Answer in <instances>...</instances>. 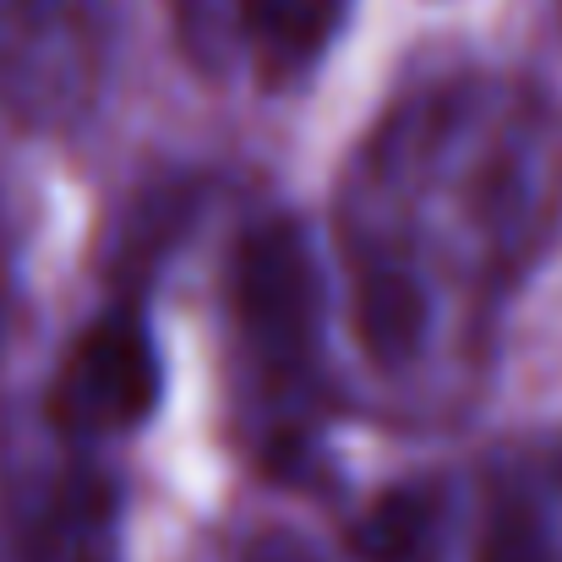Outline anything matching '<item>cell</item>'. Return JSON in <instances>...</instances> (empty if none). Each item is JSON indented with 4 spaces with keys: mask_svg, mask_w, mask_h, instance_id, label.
<instances>
[{
    "mask_svg": "<svg viewBox=\"0 0 562 562\" xmlns=\"http://www.w3.org/2000/svg\"><path fill=\"white\" fill-rule=\"evenodd\" d=\"M16 562H126L121 486L93 464V448H71V459L33 492L16 525Z\"/></svg>",
    "mask_w": 562,
    "mask_h": 562,
    "instance_id": "5",
    "label": "cell"
},
{
    "mask_svg": "<svg viewBox=\"0 0 562 562\" xmlns=\"http://www.w3.org/2000/svg\"><path fill=\"white\" fill-rule=\"evenodd\" d=\"M442 497L431 486H398L350 530L345 552H323L301 536H262L240 562H437Z\"/></svg>",
    "mask_w": 562,
    "mask_h": 562,
    "instance_id": "8",
    "label": "cell"
},
{
    "mask_svg": "<svg viewBox=\"0 0 562 562\" xmlns=\"http://www.w3.org/2000/svg\"><path fill=\"white\" fill-rule=\"evenodd\" d=\"M562 218L558 110L514 82L459 77L409 93L345 191V262L415 279L442 317L497 301Z\"/></svg>",
    "mask_w": 562,
    "mask_h": 562,
    "instance_id": "1",
    "label": "cell"
},
{
    "mask_svg": "<svg viewBox=\"0 0 562 562\" xmlns=\"http://www.w3.org/2000/svg\"><path fill=\"white\" fill-rule=\"evenodd\" d=\"M110 77L104 0H0V104L38 132H71Z\"/></svg>",
    "mask_w": 562,
    "mask_h": 562,
    "instance_id": "3",
    "label": "cell"
},
{
    "mask_svg": "<svg viewBox=\"0 0 562 562\" xmlns=\"http://www.w3.org/2000/svg\"><path fill=\"white\" fill-rule=\"evenodd\" d=\"M165 393L159 345L132 306L99 312L66 350L55 387H49V420L71 448H93L99 437L137 431Z\"/></svg>",
    "mask_w": 562,
    "mask_h": 562,
    "instance_id": "4",
    "label": "cell"
},
{
    "mask_svg": "<svg viewBox=\"0 0 562 562\" xmlns=\"http://www.w3.org/2000/svg\"><path fill=\"white\" fill-rule=\"evenodd\" d=\"M229 16H235V0H176L181 38L202 66L229 60Z\"/></svg>",
    "mask_w": 562,
    "mask_h": 562,
    "instance_id": "9",
    "label": "cell"
},
{
    "mask_svg": "<svg viewBox=\"0 0 562 562\" xmlns=\"http://www.w3.org/2000/svg\"><path fill=\"white\" fill-rule=\"evenodd\" d=\"M475 562H562V448L514 453L492 470Z\"/></svg>",
    "mask_w": 562,
    "mask_h": 562,
    "instance_id": "6",
    "label": "cell"
},
{
    "mask_svg": "<svg viewBox=\"0 0 562 562\" xmlns=\"http://www.w3.org/2000/svg\"><path fill=\"white\" fill-rule=\"evenodd\" d=\"M350 5L356 0H235L229 60H251V71L273 88L301 82L350 22Z\"/></svg>",
    "mask_w": 562,
    "mask_h": 562,
    "instance_id": "7",
    "label": "cell"
},
{
    "mask_svg": "<svg viewBox=\"0 0 562 562\" xmlns=\"http://www.w3.org/2000/svg\"><path fill=\"white\" fill-rule=\"evenodd\" d=\"M229 328L240 361V426L251 453L301 475L334 415L328 279L301 218H257L229 257Z\"/></svg>",
    "mask_w": 562,
    "mask_h": 562,
    "instance_id": "2",
    "label": "cell"
}]
</instances>
